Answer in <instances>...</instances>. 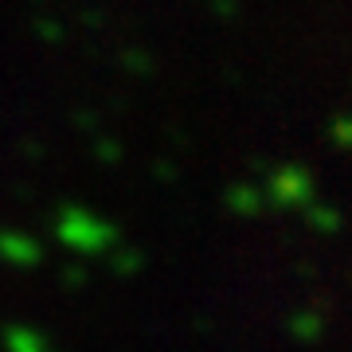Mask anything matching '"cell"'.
<instances>
[{"label":"cell","mask_w":352,"mask_h":352,"mask_svg":"<svg viewBox=\"0 0 352 352\" xmlns=\"http://www.w3.org/2000/svg\"><path fill=\"white\" fill-rule=\"evenodd\" d=\"M0 254L8 258V263H20V266H32L39 258V243H32L28 235H0Z\"/></svg>","instance_id":"3957f363"},{"label":"cell","mask_w":352,"mask_h":352,"mask_svg":"<svg viewBox=\"0 0 352 352\" xmlns=\"http://www.w3.org/2000/svg\"><path fill=\"white\" fill-rule=\"evenodd\" d=\"M8 352H51V349L43 344V337H36V333L12 329V333H8Z\"/></svg>","instance_id":"277c9868"},{"label":"cell","mask_w":352,"mask_h":352,"mask_svg":"<svg viewBox=\"0 0 352 352\" xmlns=\"http://www.w3.org/2000/svg\"><path fill=\"white\" fill-rule=\"evenodd\" d=\"M59 239L67 243V247H75V251H106L113 239V227L102 223L98 215L82 212V208H71V212H63V219H59Z\"/></svg>","instance_id":"6da1fadb"},{"label":"cell","mask_w":352,"mask_h":352,"mask_svg":"<svg viewBox=\"0 0 352 352\" xmlns=\"http://www.w3.org/2000/svg\"><path fill=\"white\" fill-rule=\"evenodd\" d=\"M309 196V180H305V173H298V168H282V173L274 176V200L282 204H298Z\"/></svg>","instance_id":"7a4b0ae2"}]
</instances>
